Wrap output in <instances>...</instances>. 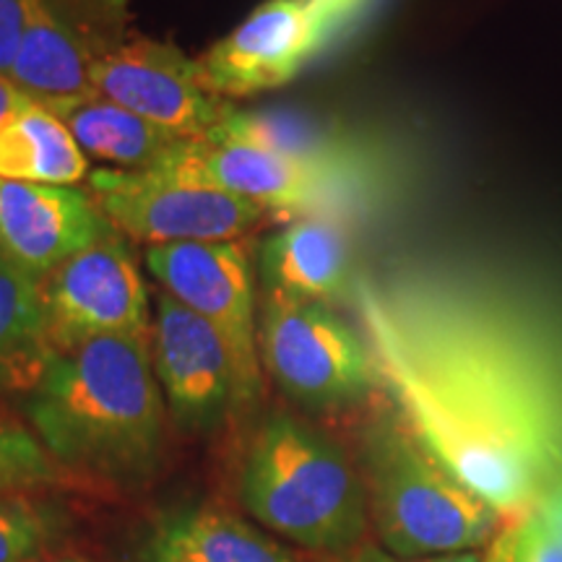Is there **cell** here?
Masks as SVG:
<instances>
[{"instance_id":"ac0fdd59","label":"cell","mask_w":562,"mask_h":562,"mask_svg":"<svg viewBox=\"0 0 562 562\" xmlns=\"http://www.w3.org/2000/svg\"><path fill=\"white\" fill-rule=\"evenodd\" d=\"M55 355L40 279L0 263V396L32 393Z\"/></svg>"},{"instance_id":"ffe728a7","label":"cell","mask_w":562,"mask_h":562,"mask_svg":"<svg viewBox=\"0 0 562 562\" xmlns=\"http://www.w3.org/2000/svg\"><path fill=\"white\" fill-rule=\"evenodd\" d=\"M206 138L240 140L281 157L315 161V165H364L349 140L339 136L331 125L292 108H229L224 121Z\"/></svg>"},{"instance_id":"52a82bcc","label":"cell","mask_w":562,"mask_h":562,"mask_svg":"<svg viewBox=\"0 0 562 562\" xmlns=\"http://www.w3.org/2000/svg\"><path fill=\"white\" fill-rule=\"evenodd\" d=\"M159 172L211 186L292 220L349 214L364 199L370 180L368 165H315L222 138L180 140Z\"/></svg>"},{"instance_id":"8fae6325","label":"cell","mask_w":562,"mask_h":562,"mask_svg":"<svg viewBox=\"0 0 562 562\" xmlns=\"http://www.w3.org/2000/svg\"><path fill=\"white\" fill-rule=\"evenodd\" d=\"M55 349L94 336H149V292L115 229L40 279Z\"/></svg>"},{"instance_id":"484cf974","label":"cell","mask_w":562,"mask_h":562,"mask_svg":"<svg viewBox=\"0 0 562 562\" xmlns=\"http://www.w3.org/2000/svg\"><path fill=\"white\" fill-rule=\"evenodd\" d=\"M529 516L537 518V521L547 526L554 537L562 539V474L542 492V495H539V501L531 505Z\"/></svg>"},{"instance_id":"44dd1931","label":"cell","mask_w":562,"mask_h":562,"mask_svg":"<svg viewBox=\"0 0 562 562\" xmlns=\"http://www.w3.org/2000/svg\"><path fill=\"white\" fill-rule=\"evenodd\" d=\"M63 518L47 505L0 501V562H30L58 537Z\"/></svg>"},{"instance_id":"6da1fadb","label":"cell","mask_w":562,"mask_h":562,"mask_svg":"<svg viewBox=\"0 0 562 562\" xmlns=\"http://www.w3.org/2000/svg\"><path fill=\"white\" fill-rule=\"evenodd\" d=\"M383 389L425 451L505 521L562 474V409L544 375L467 305L355 290Z\"/></svg>"},{"instance_id":"f1b7e54d","label":"cell","mask_w":562,"mask_h":562,"mask_svg":"<svg viewBox=\"0 0 562 562\" xmlns=\"http://www.w3.org/2000/svg\"><path fill=\"white\" fill-rule=\"evenodd\" d=\"M0 263H3V256H0Z\"/></svg>"},{"instance_id":"2e32d148","label":"cell","mask_w":562,"mask_h":562,"mask_svg":"<svg viewBox=\"0 0 562 562\" xmlns=\"http://www.w3.org/2000/svg\"><path fill=\"white\" fill-rule=\"evenodd\" d=\"M140 562H297L269 533L220 508H175L146 531Z\"/></svg>"},{"instance_id":"8992f818","label":"cell","mask_w":562,"mask_h":562,"mask_svg":"<svg viewBox=\"0 0 562 562\" xmlns=\"http://www.w3.org/2000/svg\"><path fill=\"white\" fill-rule=\"evenodd\" d=\"M258 355L271 381L307 409H341L383 389L368 339L323 302L266 294Z\"/></svg>"},{"instance_id":"d4e9b609","label":"cell","mask_w":562,"mask_h":562,"mask_svg":"<svg viewBox=\"0 0 562 562\" xmlns=\"http://www.w3.org/2000/svg\"><path fill=\"white\" fill-rule=\"evenodd\" d=\"M339 562H484L476 552H453V554H432V558H396L389 550L375 544H362L341 554Z\"/></svg>"},{"instance_id":"7a4b0ae2","label":"cell","mask_w":562,"mask_h":562,"mask_svg":"<svg viewBox=\"0 0 562 562\" xmlns=\"http://www.w3.org/2000/svg\"><path fill=\"white\" fill-rule=\"evenodd\" d=\"M26 414L60 467L115 482L149 476L165 448L149 336H94L55 349Z\"/></svg>"},{"instance_id":"7402d4cb","label":"cell","mask_w":562,"mask_h":562,"mask_svg":"<svg viewBox=\"0 0 562 562\" xmlns=\"http://www.w3.org/2000/svg\"><path fill=\"white\" fill-rule=\"evenodd\" d=\"M37 438L9 422H0V490L53 482L55 467Z\"/></svg>"},{"instance_id":"277c9868","label":"cell","mask_w":562,"mask_h":562,"mask_svg":"<svg viewBox=\"0 0 562 562\" xmlns=\"http://www.w3.org/2000/svg\"><path fill=\"white\" fill-rule=\"evenodd\" d=\"M360 463L370 518L396 558L474 552L503 529L501 513L440 467L396 409L364 425Z\"/></svg>"},{"instance_id":"4fadbf2b","label":"cell","mask_w":562,"mask_h":562,"mask_svg":"<svg viewBox=\"0 0 562 562\" xmlns=\"http://www.w3.org/2000/svg\"><path fill=\"white\" fill-rule=\"evenodd\" d=\"M151 357L161 396L182 430L209 432L235 409L237 381L227 344L209 321L167 292L157 300Z\"/></svg>"},{"instance_id":"3957f363","label":"cell","mask_w":562,"mask_h":562,"mask_svg":"<svg viewBox=\"0 0 562 562\" xmlns=\"http://www.w3.org/2000/svg\"><path fill=\"white\" fill-rule=\"evenodd\" d=\"M240 497L258 524L313 552L347 554L368 526L362 474L334 440L284 412L252 435Z\"/></svg>"},{"instance_id":"e0dca14e","label":"cell","mask_w":562,"mask_h":562,"mask_svg":"<svg viewBox=\"0 0 562 562\" xmlns=\"http://www.w3.org/2000/svg\"><path fill=\"white\" fill-rule=\"evenodd\" d=\"M53 115L74 133L89 159L110 165L112 170H159L180 140H186L100 94L68 104Z\"/></svg>"},{"instance_id":"83f0119b","label":"cell","mask_w":562,"mask_h":562,"mask_svg":"<svg viewBox=\"0 0 562 562\" xmlns=\"http://www.w3.org/2000/svg\"><path fill=\"white\" fill-rule=\"evenodd\" d=\"M53 562H87V560H79V558H66V560H53Z\"/></svg>"},{"instance_id":"cb8c5ba5","label":"cell","mask_w":562,"mask_h":562,"mask_svg":"<svg viewBox=\"0 0 562 562\" xmlns=\"http://www.w3.org/2000/svg\"><path fill=\"white\" fill-rule=\"evenodd\" d=\"M30 0H0V79L11 81L21 40L26 30Z\"/></svg>"},{"instance_id":"ba28073f","label":"cell","mask_w":562,"mask_h":562,"mask_svg":"<svg viewBox=\"0 0 562 562\" xmlns=\"http://www.w3.org/2000/svg\"><path fill=\"white\" fill-rule=\"evenodd\" d=\"M87 195L117 235L149 248L240 240L266 214L256 203L159 170L100 167L89 172Z\"/></svg>"},{"instance_id":"d6986e66","label":"cell","mask_w":562,"mask_h":562,"mask_svg":"<svg viewBox=\"0 0 562 562\" xmlns=\"http://www.w3.org/2000/svg\"><path fill=\"white\" fill-rule=\"evenodd\" d=\"M0 178L74 188L89 178V157L60 117L30 102L0 128Z\"/></svg>"},{"instance_id":"5b68a950","label":"cell","mask_w":562,"mask_h":562,"mask_svg":"<svg viewBox=\"0 0 562 562\" xmlns=\"http://www.w3.org/2000/svg\"><path fill=\"white\" fill-rule=\"evenodd\" d=\"M381 0H263L199 58L201 81L220 100L292 83L372 16Z\"/></svg>"},{"instance_id":"7c38bea8","label":"cell","mask_w":562,"mask_h":562,"mask_svg":"<svg viewBox=\"0 0 562 562\" xmlns=\"http://www.w3.org/2000/svg\"><path fill=\"white\" fill-rule=\"evenodd\" d=\"M94 94L182 138H206L232 104L203 87L199 60L151 37H128L91 70Z\"/></svg>"},{"instance_id":"9a60e30c","label":"cell","mask_w":562,"mask_h":562,"mask_svg":"<svg viewBox=\"0 0 562 562\" xmlns=\"http://www.w3.org/2000/svg\"><path fill=\"white\" fill-rule=\"evenodd\" d=\"M266 294L292 300H355V243L347 214H307L269 235L258 256Z\"/></svg>"},{"instance_id":"9c48e42d","label":"cell","mask_w":562,"mask_h":562,"mask_svg":"<svg viewBox=\"0 0 562 562\" xmlns=\"http://www.w3.org/2000/svg\"><path fill=\"white\" fill-rule=\"evenodd\" d=\"M146 269L161 292L199 313L220 331L235 364V409L250 406L261 393L258 355L256 271L243 243H175L146 248Z\"/></svg>"},{"instance_id":"603a6c76","label":"cell","mask_w":562,"mask_h":562,"mask_svg":"<svg viewBox=\"0 0 562 562\" xmlns=\"http://www.w3.org/2000/svg\"><path fill=\"white\" fill-rule=\"evenodd\" d=\"M484 562H562V539L526 513L503 524Z\"/></svg>"},{"instance_id":"5bb4252c","label":"cell","mask_w":562,"mask_h":562,"mask_svg":"<svg viewBox=\"0 0 562 562\" xmlns=\"http://www.w3.org/2000/svg\"><path fill=\"white\" fill-rule=\"evenodd\" d=\"M112 227L87 193L0 178V256L42 279Z\"/></svg>"},{"instance_id":"30bf717a","label":"cell","mask_w":562,"mask_h":562,"mask_svg":"<svg viewBox=\"0 0 562 562\" xmlns=\"http://www.w3.org/2000/svg\"><path fill=\"white\" fill-rule=\"evenodd\" d=\"M128 40L125 0H30L11 83L58 112L94 97L91 70Z\"/></svg>"},{"instance_id":"4316f807","label":"cell","mask_w":562,"mask_h":562,"mask_svg":"<svg viewBox=\"0 0 562 562\" xmlns=\"http://www.w3.org/2000/svg\"><path fill=\"white\" fill-rule=\"evenodd\" d=\"M26 104H30V100H26L9 79H0V128H3L21 108H26Z\"/></svg>"}]
</instances>
